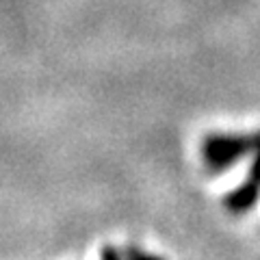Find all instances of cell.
<instances>
[{
  "label": "cell",
  "mask_w": 260,
  "mask_h": 260,
  "mask_svg": "<svg viewBox=\"0 0 260 260\" xmlns=\"http://www.w3.org/2000/svg\"><path fill=\"white\" fill-rule=\"evenodd\" d=\"M254 152H256V160L251 165L249 178L225 200L230 210H234V213L249 210L260 195V135H254Z\"/></svg>",
  "instance_id": "cell-2"
},
{
  "label": "cell",
  "mask_w": 260,
  "mask_h": 260,
  "mask_svg": "<svg viewBox=\"0 0 260 260\" xmlns=\"http://www.w3.org/2000/svg\"><path fill=\"white\" fill-rule=\"evenodd\" d=\"M254 148V137H237V135H215L204 141V160L210 167L219 172L234 165L243 154L251 152Z\"/></svg>",
  "instance_id": "cell-1"
}]
</instances>
